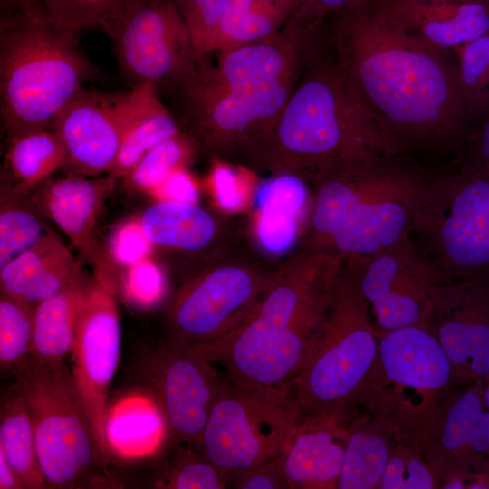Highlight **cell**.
Segmentation results:
<instances>
[{"instance_id": "ba28073f", "label": "cell", "mask_w": 489, "mask_h": 489, "mask_svg": "<svg viewBox=\"0 0 489 489\" xmlns=\"http://www.w3.org/2000/svg\"><path fill=\"white\" fill-rule=\"evenodd\" d=\"M26 402L39 464L48 488L91 485L103 467L96 441L67 365L53 369L32 361L15 379Z\"/></svg>"}, {"instance_id": "9c48e42d", "label": "cell", "mask_w": 489, "mask_h": 489, "mask_svg": "<svg viewBox=\"0 0 489 489\" xmlns=\"http://www.w3.org/2000/svg\"><path fill=\"white\" fill-rule=\"evenodd\" d=\"M303 416L292 394L223 379L197 447L231 472L253 468L285 453Z\"/></svg>"}, {"instance_id": "816d5d0a", "label": "cell", "mask_w": 489, "mask_h": 489, "mask_svg": "<svg viewBox=\"0 0 489 489\" xmlns=\"http://www.w3.org/2000/svg\"><path fill=\"white\" fill-rule=\"evenodd\" d=\"M298 3H299V0H298Z\"/></svg>"}, {"instance_id": "4316f807", "label": "cell", "mask_w": 489, "mask_h": 489, "mask_svg": "<svg viewBox=\"0 0 489 489\" xmlns=\"http://www.w3.org/2000/svg\"><path fill=\"white\" fill-rule=\"evenodd\" d=\"M298 0H227L214 43V53L264 40L280 32Z\"/></svg>"}, {"instance_id": "e0dca14e", "label": "cell", "mask_w": 489, "mask_h": 489, "mask_svg": "<svg viewBox=\"0 0 489 489\" xmlns=\"http://www.w3.org/2000/svg\"><path fill=\"white\" fill-rule=\"evenodd\" d=\"M118 179L110 175L67 174L49 178L30 194L31 206L53 220L70 239L82 259L92 265L95 278L115 295L117 277L111 258L97 240L96 225Z\"/></svg>"}, {"instance_id": "f6af8a7d", "label": "cell", "mask_w": 489, "mask_h": 489, "mask_svg": "<svg viewBox=\"0 0 489 489\" xmlns=\"http://www.w3.org/2000/svg\"><path fill=\"white\" fill-rule=\"evenodd\" d=\"M366 0H299L298 5L289 18L304 28L320 26L325 17L355 6Z\"/></svg>"}, {"instance_id": "d6a6232c", "label": "cell", "mask_w": 489, "mask_h": 489, "mask_svg": "<svg viewBox=\"0 0 489 489\" xmlns=\"http://www.w3.org/2000/svg\"><path fill=\"white\" fill-rule=\"evenodd\" d=\"M34 307L0 294L1 372L17 379L32 363Z\"/></svg>"}, {"instance_id": "8d00e7d4", "label": "cell", "mask_w": 489, "mask_h": 489, "mask_svg": "<svg viewBox=\"0 0 489 489\" xmlns=\"http://www.w3.org/2000/svg\"><path fill=\"white\" fill-rule=\"evenodd\" d=\"M233 472L212 463L192 447L182 448L155 483L166 489H224L232 484Z\"/></svg>"}, {"instance_id": "e575fe53", "label": "cell", "mask_w": 489, "mask_h": 489, "mask_svg": "<svg viewBox=\"0 0 489 489\" xmlns=\"http://www.w3.org/2000/svg\"><path fill=\"white\" fill-rule=\"evenodd\" d=\"M197 148L193 138L182 129L150 149L123 180L136 190L154 192L173 171L187 168Z\"/></svg>"}, {"instance_id": "484cf974", "label": "cell", "mask_w": 489, "mask_h": 489, "mask_svg": "<svg viewBox=\"0 0 489 489\" xmlns=\"http://www.w3.org/2000/svg\"><path fill=\"white\" fill-rule=\"evenodd\" d=\"M88 281L66 289L37 304L33 317L32 361L49 368L65 366L72 353Z\"/></svg>"}, {"instance_id": "d6986e66", "label": "cell", "mask_w": 489, "mask_h": 489, "mask_svg": "<svg viewBox=\"0 0 489 489\" xmlns=\"http://www.w3.org/2000/svg\"><path fill=\"white\" fill-rule=\"evenodd\" d=\"M389 22L443 51L489 32V5L474 2L371 0Z\"/></svg>"}, {"instance_id": "f907efd6", "label": "cell", "mask_w": 489, "mask_h": 489, "mask_svg": "<svg viewBox=\"0 0 489 489\" xmlns=\"http://www.w3.org/2000/svg\"><path fill=\"white\" fill-rule=\"evenodd\" d=\"M488 488H489V477H488Z\"/></svg>"}, {"instance_id": "bcb514c9", "label": "cell", "mask_w": 489, "mask_h": 489, "mask_svg": "<svg viewBox=\"0 0 489 489\" xmlns=\"http://www.w3.org/2000/svg\"><path fill=\"white\" fill-rule=\"evenodd\" d=\"M154 192L167 201L195 204L197 199V186L187 168L173 171Z\"/></svg>"}, {"instance_id": "ffe728a7", "label": "cell", "mask_w": 489, "mask_h": 489, "mask_svg": "<svg viewBox=\"0 0 489 489\" xmlns=\"http://www.w3.org/2000/svg\"><path fill=\"white\" fill-rule=\"evenodd\" d=\"M342 412L303 416L284 454L291 489L338 488L349 434Z\"/></svg>"}, {"instance_id": "d4e9b609", "label": "cell", "mask_w": 489, "mask_h": 489, "mask_svg": "<svg viewBox=\"0 0 489 489\" xmlns=\"http://www.w3.org/2000/svg\"><path fill=\"white\" fill-rule=\"evenodd\" d=\"M307 199L305 178L297 174L277 173L260 185L255 196L256 232L266 251L280 254L293 244Z\"/></svg>"}, {"instance_id": "5b68a950", "label": "cell", "mask_w": 489, "mask_h": 489, "mask_svg": "<svg viewBox=\"0 0 489 489\" xmlns=\"http://www.w3.org/2000/svg\"><path fill=\"white\" fill-rule=\"evenodd\" d=\"M76 35L26 6L1 4L0 115L6 137L53 129L61 110L98 76Z\"/></svg>"}, {"instance_id": "44dd1931", "label": "cell", "mask_w": 489, "mask_h": 489, "mask_svg": "<svg viewBox=\"0 0 489 489\" xmlns=\"http://www.w3.org/2000/svg\"><path fill=\"white\" fill-rule=\"evenodd\" d=\"M84 282L86 279L78 261L50 231L0 269V294L18 299L34 308Z\"/></svg>"}, {"instance_id": "ee69618b", "label": "cell", "mask_w": 489, "mask_h": 489, "mask_svg": "<svg viewBox=\"0 0 489 489\" xmlns=\"http://www.w3.org/2000/svg\"><path fill=\"white\" fill-rule=\"evenodd\" d=\"M453 166L489 167V113L470 127L462 152Z\"/></svg>"}, {"instance_id": "d590c367", "label": "cell", "mask_w": 489, "mask_h": 489, "mask_svg": "<svg viewBox=\"0 0 489 489\" xmlns=\"http://www.w3.org/2000/svg\"><path fill=\"white\" fill-rule=\"evenodd\" d=\"M47 231L38 212L19 198L1 192L0 269L35 244Z\"/></svg>"}, {"instance_id": "4fadbf2b", "label": "cell", "mask_w": 489, "mask_h": 489, "mask_svg": "<svg viewBox=\"0 0 489 489\" xmlns=\"http://www.w3.org/2000/svg\"><path fill=\"white\" fill-rule=\"evenodd\" d=\"M344 265L383 331L427 325L444 280L410 235Z\"/></svg>"}, {"instance_id": "60d3db41", "label": "cell", "mask_w": 489, "mask_h": 489, "mask_svg": "<svg viewBox=\"0 0 489 489\" xmlns=\"http://www.w3.org/2000/svg\"><path fill=\"white\" fill-rule=\"evenodd\" d=\"M151 244L139 220L129 221L119 226L112 235L110 258L127 268L148 258Z\"/></svg>"}, {"instance_id": "681fc988", "label": "cell", "mask_w": 489, "mask_h": 489, "mask_svg": "<svg viewBox=\"0 0 489 489\" xmlns=\"http://www.w3.org/2000/svg\"><path fill=\"white\" fill-rule=\"evenodd\" d=\"M484 403L486 404L488 409H489V377H488V385L484 392Z\"/></svg>"}, {"instance_id": "1f68e13d", "label": "cell", "mask_w": 489, "mask_h": 489, "mask_svg": "<svg viewBox=\"0 0 489 489\" xmlns=\"http://www.w3.org/2000/svg\"><path fill=\"white\" fill-rule=\"evenodd\" d=\"M130 1L1 0V4L26 6L57 26L77 34L91 28H101L107 33Z\"/></svg>"}, {"instance_id": "7dc6e473", "label": "cell", "mask_w": 489, "mask_h": 489, "mask_svg": "<svg viewBox=\"0 0 489 489\" xmlns=\"http://www.w3.org/2000/svg\"><path fill=\"white\" fill-rule=\"evenodd\" d=\"M0 489H24L5 456L0 452Z\"/></svg>"}, {"instance_id": "ac0fdd59", "label": "cell", "mask_w": 489, "mask_h": 489, "mask_svg": "<svg viewBox=\"0 0 489 489\" xmlns=\"http://www.w3.org/2000/svg\"><path fill=\"white\" fill-rule=\"evenodd\" d=\"M312 36L287 21L277 34L259 42L217 53L215 65L198 72L224 87L271 84L300 76Z\"/></svg>"}, {"instance_id": "74e56055", "label": "cell", "mask_w": 489, "mask_h": 489, "mask_svg": "<svg viewBox=\"0 0 489 489\" xmlns=\"http://www.w3.org/2000/svg\"><path fill=\"white\" fill-rule=\"evenodd\" d=\"M189 31L198 67L211 63L218 24L227 0H175Z\"/></svg>"}, {"instance_id": "603a6c76", "label": "cell", "mask_w": 489, "mask_h": 489, "mask_svg": "<svg viewBox=\"0 0 489 489\" xmlns=\"http://www.w3.org/2000/svg\"><path fill=\"white\" fill-rule=\"evenodd\" d=\"M65 150L53 129H33L7 137L1 170V191L19 198L63 168Z\"/></svg>"}, {"instance_id": "8992f818", "label": "cell", "mask_w": 489, "mask_h": 489, "mask_svg": "<svg viewBox=\"0 0 489 489\" xmlns=\"http://www.w3.org/2000/svg\"><path fill=\"white\" fill-rule=\"evenodd\" d=\"M377 360L369 305L343 264L318 342L292 395L304 415L343 411L360 397Z\"/></svg>"}, {"instance_id": "7402d4cb", "label": "cell", "mask_w": 489, "mask_h": 489, "mask_svg": "<svg viewBox=\"0 0 489 489\" xmlns=\"http://www.w3.org/2000/svg\"><path fill=\"white\" fill-rule=\"evenodd\" d=\"M379 360L388 380L419 394L441 391L453 369L436 336L427 326L385 331L379 341Z\"/></svg>"}, {"instance_id": "6da1fadb", "label": "cell", "mask_w": 489, "mask_h": 489, "mask_svg": "<svg viewBox=\"0 0 489 489\" xmlns=\"http://www.w3.org/2000/svg\"><path fill=\"white\" fill-rule=\"evenodd\" d=\"M321 34L396 156L436 168L457 160L471 123L452 51L395 25L371 0L328 15Z\"/></svg>"}, {"instance_id": "f1b7e54d", "label": "cell", "mask_w": 489, "mask_h": 489, "mask_svg": "<svg viewBox=\"0 0 489 489\" xmlns=\"http://www.w3.org/2000/svg\"><path fill=\"white\" fill-rule=\"evenodd\" d=\"M0 452L24 489L48 488L38 460L31 416L15 383L1 397Z\"/></svg>"}, {"instance_id": "52a82bcc", "label": "cell", "mask_w": 489, "mask_h": 489, "mask_svg": "<svg viewBox=\"0 0 489 489\" xmlns=\"http://www.w3.org/2000/svg\"><path fill=\"white\" fill-rule=\"evenodd\" d=\"M409 235L443 280L489 279V167L440 168Z\"/></svg>"}, {"instance_id": "8fae6325", "label": "cell", "mask_w": 489, "mask_h": 489, "mask_svg": "<svg viewBox=\"0 0 489 489\" xmlns=\"http://www.w3.org/2000/svg\"><path fill=\"white\" fill-rule=\"evenodd\" d=\"M123 75L171 95L194 77V44L175 0H131L106 33Z\"/></svg>"}, {"instance_id": "7a4b0ae2", "label": "cell", "mask_w": 489, "mask_h": 489, "mask_svg": "<svg viewBox=\"0 0 489 489\" xmlns=\"http://www.w3.org/2000/svg\"><path fill=\"white\" fill-rule=\"evenodd\" d=\"M343 264L338 256L306 249L274 271L237 329L216 344L191 350L224 366L236 384L292 394L318 342Z\"/></svg>"}, {"instance_id": "836d02e7", "label": "cell", "mask_w": 489, "mask_h": 489, "mask_svg": "<svg viewBox=\"0 0 489 489\" xmlns=\"http://www.w3.org/2000/svg\"><path fill=\"white\" fill-rule=\"evenodd\" d=\"M471 125L489 113V32L452 50Z\"/></svg>"}, {"instance_id": "ab89813d", "label": "cell", "mask_w": 489, "mask_h": 489, "mask_svg": "<svg viewBox=\"0 0 489 489\" xmlns=\"http://www.w3.org/2000/svg\"><path fill=\"white\" fill-rule=\"evenodd\" d=\"M434 471L412 451L399 447L390 452L378 488L431 489Z\"/></svg>"}, {"instance_id": "9a60e30c", "label": "cell", "mask_w": 489, "mask_h": 489, "mask_svg": "<svg viewBox=\"0 0 489 489\" xmlns=\"http://www.w3.org/2000/svg\"><path fill=\"white\" fill-rule=\"evenodd\" d=\"M120 354L116 296L95 277L90 281L71 353L72 374L105 468L111 460L106 439L108 393Z\"/></svg>"}, {"instance_id": "b9f144b4", "label": "cell", "mask_w": 489, "mask_h": 489, "mask_svg": "<svg viewBox=\"0 0 489 489\" xmlns=\"http://www.w3.org/2000/svg\"><path fill=\"white\" fill-rule=\"evenodd\" d=\"M284 454L255 467L233 472L232 484L239 489H291Z\"/></svg>"}, {"instance_id": "cb8c5ba5", "label": "cell", "mask_w": 489, "mask_h": 489, "mask_svg": "<svg viewBox=\"0 0 489 489\" xmlns=\"http://www.w3.org/2000/svg\"><path fill=\"white\" fill-rule=\"evenodd\" d=\"M131 100L121 144L108 175L123 179L154 147L182 130L173 112L163 103L161 95L150 84H139L130 90Z\"/></svg>"}, {"instance_id": "30bf717a", "label": "cell", "mask_w": 489, "mask_h": 489, "mask_svg": "<svg viewBox=\"0 0 489 489\" xmlns=\"http://www.w3.org/2000/svg\"><path fill=\"white\" fill-rule=\"evenodd\" d=\"M300 76L271 84L224 87L198 71L170 96L181 128L215 158L239 157L272 127Z\"/></svg>"}, {"instance_id": "f35d334b", "label": "cell", "mask_w": 489, "mask_h": 489, "mask_svg": "<svg viewBox=\"0 0 489 489\" xmlns=\"http://www.w3.org/2000/svg\"><path fill=\"white\" fill-rule=\"evenodd\" d=\"M166 281L160 269L148 258L127 268L115 295L122 298L132 307L149 310L158 306L165 298Z\"/></svg>"}, {"instance_id": "3957f363", "label": "cell", "mask_w": 489, "mask_h": 489, "mask_svg": "<svg viewBox=\"0 0 489 489\" xmlns=\"http://www.w3.org/2000/svg\"><path fill=\"white\" fill-rule=\"evenodd\" d=\"M434 168L414 158L369 154L315 171L308 250L344 261L408 236Z\"/></svg>"}, {"instance_id": "277c9868", "label": "cell", "mask_w": 489, "mask_h": 489, "mask_svg": "<svg viewBox=\"0 0 489 489\" xmlns=\"http://www.w3.org/2000/svg\"><path fill=\"white\" fill-rule=\"evenodd\" d=\"M369 154L396 156L320 34L278 118L240 158L309 179L331 163Z\"/></svg>"}, {"instance_id": "4dcf8cb0", "label": "cell", "mask_w": 489, "mask_h": 489, "mask_svg": "<svg viewBox=\"0 0 489 489\" xmlns=\"http://www.w3.org/2000/svg\"><path fill=\"white\" fill-rule=\"evenodd\" d=\"M348 432L338 488H378L391 452L387 440L362 426L351 427Z\"/></svg>"}, {"instance_id": "c3c4849f", "label": "cell", "mask_w": 489, "mask_h": 489, "mask_svg": "<svg viewBox=\"0 0 489 489\" xmlns=\"http://www.w3.org/2000/svg\"><path fill=\"white\" fill-rule=\"evenodd\" d=\"M420 1H455V2H474L489 5V0H420Z\"/></svg>"}, {"instance_id": "5bb4252c", "label": "cell", "mask_w": 489, "mask_h": 489, "mask_svg": "<svg viewBox=\"0 0 489 489\" xmlns=\"http://www.w3.org/2000/svg\"><path fill=\"white\" fill-rule=\"evenodd\" d=\"M143 386L160 407L177 442L197 446L222 388L212 362L167 340L138 361Z\"/></svg>"}, {"instance_id": "f546056e", "label": "cell", "mask_w": 489, "mask_h": 489, "mask_svg": "<svg viewBox=\"0 0 489 489\" xmlns=\"http://www.w3.org/2000/svg\"><path fill=\"white\" fill-rule=\"evenodd\" d=\"M484 400L478 391L461 394L449 406L439 431L438 447L441 456L448 459L451 466L472 457L484 455L489 450V410L484 408Z\"/></svg>"}, {"instance_id": "7c38bea8", "label": "cell", "mask_w": 489, "mask_h": 489, "mask_svg": "<svg viewBox=\"0 0 489 489\" xmlns=\"http://www.w3.org/2000/svg\"><path fill=\"white\" fill-rule=\"evenodd\" d=\"M273 273L234 260L200 271L168 302V340L190 350L224 340L248 316Z\"/></svg>"}, {"instance_id": "83f0119b", "label": "cell", "mask_w": 489, "mask_h": 489, "mask_svg": "<svg viewBox=\"0 0 489 489\" xmlns=\"http://www.w3.org/2000/svg\"><path fill=\"white\" fill-rule=\"evenodd\" d=\"M139 220L152 244L188 252L206 247L216 232L212 216L195 204L162 200L148 207Z\"/></svg>"}, {"instance_id": "2e32d148", "label": "cell", "mask_w": 489, "mask_h": 489, "mask_svg": "<svg viewBox=\"0 0 489 489\" xmlns=\"http://www.w3.org/2000/svg\"><path fill=\"white\" fill-rule=\"evenodd\" d=\"M131 93L82 88L58 113L53 129L65 150L67 174H108L117 158Z\"/></svg>"}, {"instance_id": "7bdbcfd3", "label": "cell", "mask_w": 489, "mask_h": 489, "mask_svg": "<svg viewBox=\"0 0 489 489\" xmlns=\"http://www.w3.org/2000/svg\"><path fill=\"white\" fill-rule=\"evenodd\" d=\"M211 180L217 202L223 209L234 211L243 206V177L239 170L222 161V158H216Z\"/></svg>"}]
</instances>
